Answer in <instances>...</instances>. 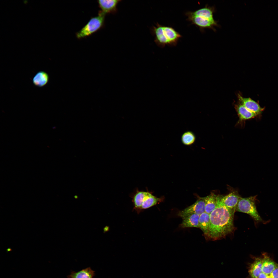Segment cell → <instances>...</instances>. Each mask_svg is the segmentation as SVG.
Here are the masks:
<instances>
[{
    "mask_svg": "<svg viewBox=\"0 0 278 278\" xmlns=\"http://www.w3.org/2000/svg\"><path fill=\"white\" fill-rule=\"evenodd\" d=\"M222 196L219 195L215 208L210 214V224L206 240L215 241L225 238L233 233L236 228L234 224L236 210L229 208L222 203Z\"/></svg>",
    "mask_w": 278,
    "mask_h": 278,
    "instance_id": "6da1fadb",
    "label": "cell"
},
{
    "mask_svg": "<svg viewBox=\"0 0 278 278\" xmlns=\"http://www.w3.org/2000/svg\"><path fill=\"white\" fill-rule=\"evenodd\" d=\"M215 11L214 7L206 5L194 11H187L185 15L188 21L198 27L201 31L207 28L215 31L214 27H219L217 22L213 17Z\"/></svg>",
    "mask_w": 278,
    "mask_h": 278,
    "instance_id": "7a4b0ae2",
    "label": "cell"
},
{
    "mask_svg": "<svg viewBox=\"0 0 278 278\" xmlns=\"http://www.w3.org/2000/svg\"><path fill=\"white\" fill-rule=\"evenodd\" d=\"M151 33L154 37V41L160 47L166 46H176L181 35L172 27L161 25L157 23L151 29Z\"/></svg>",
    "mask_w": 278,
    "mask_h": 278,
    "instance_id": "3957f363",
    "label": "cell"
},
{
    "mask_svg": "<svg viewBox=\"0 0 278 278\" xmlns=\"http://www.w3.org/2000/svg\"><path fill=\"white\" fill-rule=\"evenodd\" d=\"M134 208L138 213L142 210L156 205L160 199L153 195L149 191H140L138 189L131 195Z\"/></svg>",
    "mask_w": 278,
    "mask_h": 278,
    "instance_id": "277c9868",
    "label": "cell"
},
{
    "mask_svg": "<svg viewBox=\"0 0 278 278\" xmlns=\"http://www.w3.org/2000/svg\"><path fill=\"white\" fill-rule=\"evenodd\" d=\"M256 196L248 197H241L236 206V212L247 214L254 220L255 224L266 223L258 213L256 205Z\"/></svg>",
    "mask_w": 278,
    "mask_h": 278,
    "instance_id": "5b68a950",
    "label": "cell"
},
{
    "mask_svg": "<svg viewBox=\"0 0 278 278\" xmlns=\"http://www.w3.org/2000/svg\"><path fill=\"white\" fill-rule=\"evenodd\" d=\"M106 14L100 11L97 16L91 18L80 30L76 33L78 39L89 36L102 28L104 25Z\"/></svg>",
    "mask_w": 278,
    "mask_h": 278,
    "instance_id": "8992f818",
    "label": "cell"
},
{
    "mask_svg": "<svg viewBox=\"0 0 278 278\" xmlns=\"http://www.w3.org/2000/svg\"><path fill=\"white\" fill-rule=\"evenodd\" d=\"M205 205L204 197H200L194 204L179 212L178 215L181 218L193 214L200 215L205 212Z\"/></svg>",
    "mask_w": 278,
    "mask_h": 278,
    "instance_id": "52a82bcc",
    "label": "cell"
},
{
    "mask_svg": "<svg viewBox=\"0 0 278 278\" xmlns=\"http://www.w3.org/2000/svg\"><path fill=\"white\" fill-rule=\"evenodd\" d=\"M241 197L238 192L234 190L225 196H222L221 201L227 207L236 210V206Z\"/></svg>",
    "mask_w": 278,
    "mask_h": 278,
    "instance_id": "ba28073f",
    "label": "cell"
},
{
    "mask_svg": "<svg viewBox=\"0 0 278 278\" xmlns=\"http://www.w3.org/2000/svg\"><path fill=\"white\" fill-rule=\"evenodd\" d=\"M121 1L119 0H100L98 1L102 12L107 13H115L117 12V6Z\"/></svg>",
    "mask_w": 278,
    "mask_h": 278,
    "instance_id": "9c48e42d",
    "label": "cell"
},
{
    "mask_svg": "<svg viewBox=\"0 0 278 278\" xmlns=\"http://www.w3.org/2000/svg\"><path fill=\"white\" fill-rule=\"evenodd\" d=\"M239 98L241 104L257 115L261 113L264 110V108H261L257 102L250 98H243L239 95Z\"/></svg>",
    "mask_w": 278,
    "mask_h": 278,
    "instance_id": "30bf717a",
    "label": "cell"
},
{
    "mask_svg": "<svg viewBox=\"0 0 278 278\" xmlns=\"http://www.w3.org/2000/svg\"><path fill=\"white\" fill-rule=\"evenodd\" d=\"M199 215L196 214H193L187 215L182 217L183 221L180 224V227L183 228L192 227L199 228Z\"/></svg>",
    "mask_w": 278,
    "mask_h": 278,
    "instance_id": "8fae6325",
    "label": "cell"
},
{
    "mask_svg": "<svg viewBox=\"0 0 278 278\" xmlns=\"http://www.w3.org/2000/svg\"><path fill=\"white\" fill-rule=\"evenodd\" d=\"M218 195L212 192L208 196L204 197L205 212L210 214L215 208L217 204Z\"/></svg>",
    "mask_w": 278,
    "mask_h": 278,
    "instance_id": "7c38bea8",
    "label": "cell"
},
{
    "mask_svg": "<svg viewBox=\"0 0 278 278\" xmlns=\"http://www.w3.org/2000/svg\"><path fill=\"white\" fill-rule=\"evenodd\" d=\"M240 120L241 121L249 119L254 117L257 115L249 111L241 104L235 107Z\"/></svg>",
    "mask_w": 278,
    "mask_h": 278,
    "instance_id": "4fadbf2b",
    "label": "cell"
},
{
    "mask_svg": "<svg viewBox=\"0 0 278 278\" xmlns=\"http://www.w3.org/2000/svg\"><path fill=\"white\" fill-rule=\"evenodd\" d=\"M262 259L256 258L250 266L248 272L251 278L258 277L262 272Z\"/></svg>",
    "mask_w": 278,
    "mask_h": 278,
    "instance_id": "5bb4252c",
    "label": "cell"
},
{
    "mask_svg": "<svg viewBox=\"0 0 278 278\" xmlns=\"http://www.w3.org/2000/svg\"><path fill=\"white\" fill-rule=\"evenodd\" d=\"M95 275V272L90 267H88L77 272L72 271L68 278H93Z\"/></svg>",
    "mask_w": 278,
    "mask_h": 278,
    "instance_id": "9a60e30c",
    "label": "cell"
},
{
    "mask_svg": "<svg viewBox=\"0 0 278 278\" xmlns=\"http://www.w3.org/2000/svg\"><path fill=\"white\" fill-rule=\"evenodd\" d=\"M49 80V76L47 73L43 71H40L34 76L32 81L35 86L41 87L47 84Z\"/></svg>",
    "mask_w": 278,
    "mask_h": 278,
    "instance_id": "2e32d148",
    "label": "cell"
},
{
    "mask_svg": "<svg viewBox=\"0 0 278 278\" xmlns=\"http://www.w3.org/2000/svg\"><path fill=\"white\" fill-rule=\"evenodd\" d=\"M263 255L262 258V272L269 275L278 264L267 255Z\"/></svg>",
    "mask_w": 278,
    "mask_h": 278,
    "instance_id": "e0dca14e",
    "label": "cell"
},
{
    "mask_svg": "<svg viewBox=\"0 0 278 278\" xmlns=\"http://www.w3.org/2000/svg\"><path fill=\"white\" fill-rule=\"evenodd\" d=\"M210 224V214L205 212L200 215L199 220V228L203 232L205 237L208 233Z\"/></svg>",
    "mask_w": 278,
    "mask_h": 278,
    "instance_id": "ac0fdd59",
    "label": "cell"
},
{
    "mask_svg": "<svg viewBox=\"0 0 278 278\" xmlns=\"http://www.w3.org/2000/svg\"><path fill=\"white\" fill-rule=\"evenodd\" d=\"M196 136L194 133L188 131L184 132L181 137V141L183 144L186 146H190L195 142Z\"/></svg>",
    "mask_w": 278,
    "mask_h": 278,
    "instance_id": "d6986e66",
    "label": "cell"
},
{
    "mask_svg": "<svg viewBox=\"0 0 278 278\" xmlns=\"http://www.w3.org/2000/svg\"><path fill=\"white\" fill-rule=\"evenodd\" d=\"M269 276L270 278H278V265Z\"/></svg>",
    "mask_w": 278,
    "mask_h": 278,
    "instance_id": "ffe728a7",
    "label": "cell"
},
{
    "mask_svg": "<svg viewBox=\"0 0 278 278\" xmlns=\"http://www.w3.org/2000/svg\"><path fill=\"white\" fill-rule=\"evenodd\" d=\"M257 278H270L269 275L262 272L259 275Z\"/></svg>",
    "mask_w": 278,
    "mask_h": 278,
    "instance_id": "44dd1931",
    "label": "cell"
},
{
    "mask_svg": "<svg viewBox=\"0 0 278 278\" xmlns=\"http://www.w3.org/2000/svg\"><path fill=\"white\" fill-rule=\"evenodd\" d=\"M257 278V277H254V278Z\"/></svg>",
    "mask_w": 278,
    "mask_h": 278,
    "instance_id": "7402d4cb",
    "label": "cell"
}]
</instances>
